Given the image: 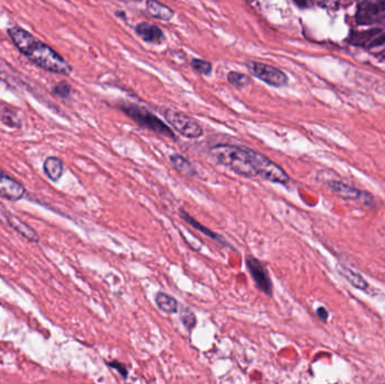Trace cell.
Segmentation results:
<instances>
[{
    "label": "cell",
    "instance_id": "cell-1",
    "mask_svg": "<svg viewBox=\"0 0 385 384\" xmlns=\"http://www.w3.org/2000/svg\"><path fill=\"white\" fill-rule=\"evenodd\" d=\"M209 153L218 164L225 166L240 176L247 178L261 177L263 180L277 184L290 182V177L281 166L272 162L263 153L246 146L218 144L212 146Z\"/></svg>",
    "mask_w": 385,
    "mask_h": 384
},
{
    "label": "cell",
    "instance_id": "cell-2",
    "mask_svg": "<svg viewBox=\"0 0 385 384\" xmlns=\"http://www.w3.org/2000/svg\"><path fill=\"white\" fill-rule=\"evenodd\" d=\"M12 43L25 57H28L30 61L37 64L50 73H59L69 76L73 68L64 60L57 51L50 48L42 41L37 40L32 34L19 28H12L7 31Z\"/></svg>",
    "mask_w": 385,
    "mask_h": 384
},
{
    "label": "cell",
    "instance_id": "cell-3",
    "mask_svg": "<svg viewBox=\"0 0 385 384\" xmlns=\"http://www.w3.org/2000/svg\"><path fill=\"white\" fill-rule=\"evenodd\" d=\"M122 111L126 115L130 116L134 122H137L143 128H149L156 133L170 137V139H176L173 130L157 116L153 115L150 111L142 108V107L135 106V105H124V106H122Z\"/></svg>",
    "mask_w": 385,
    "mask_h": 384
},
{
    "label": "cell",
    "instance_id": "cell-4",
    "mask_svg": "<svg viewBox=\"0 0 385 384\" xmlns=\"http://www.w3.org/2000/svg\"><path fill=\"white\" fill-rule=\"evenodd\" d=\"M166 121L173 126L179 135H184L188 139H198L203 135V128L198 124V121L191 119L186 114L177 111L167 110L165 112Z\"/></svg>",
    "mask_w": 385,
    "mask_h": 384
},
{
    "label": "cell",
    "instance_id": "cell-5",
    "mask_svg": "<svg viewBox=\"0 0 385 384\" xmlns=\"http://www.w3.org/2000/svg\"><path fill=\"white\" fill-rule=\"evenodd\" d=\"M247 69L252 76L274 87H283L288 84V76L279 68L261 62L250 61L247 64Z\"/></svg>",
    "mask_w": 385,
    "mask_h": 384
},
{
    "label": "cell",
    "instance_id": "cell-6",
    "mask_svg": "<svg viewBox=\"0 0 385 384\" xmlns=\"http://www.w3.org/2000/svg\"><path fill=\"white\" fill-rule=\"evenodd\" d=\"M246 262L249 273L252 274V280H255L256 287L267 296H272L273 284L264 265L254 257H248Z\"/></svg>",
    "mask_w": 385,
    "mask_h": 384
},
{
    "label": "cell",
    "instance_id": "cell-7",
    "mask_svg": "<svg viewBox=\"0 0 385 384\" xmlns=\"http://www.w3.org/2000/svg\"><path fill=\"white\" fill-rule=\"evenodd\" d=\"M26 194V189L19 180H14L0 168V198L8 201H19Z\"/></svg>",
    "mask_w": 385,
    "mask_h": 384
},
{
    "label": "cell",
    "instance_id": "cell-8",
    "mask_svg": "<svg viewBox=\"0 0 385 384\" xmlns=\"http://www.w3.org/2000/svg\"><path fill=\"white\" fill-rule=\"evenodd\" d=\"M327 187L330 189L331 192L335 193L336 195L346 200V201L361 202L365 204H370V200H373L370 194L361 192V189L349 186V185H346L341 182H337V180L328 182Z\"/></svg>",
    "mask_w": 385,
    "mask_h": 384
},
{
    "label": "cell",
    "instance_id": "cell-9",
    "mask_svg": "<svg viewBox=\"0 0 385 384\" xmlns=\"http://www.w3.org/2000/svg\"><path fill=\"white\" fill-rule=\"evenodd\" d=\"M135 33L139 35L143 41L149 43H161L165 41L164 32L157 25L151 24L148 21H143L137 25Z\"/></svg>",
    "mask_w": 385,
    "mask_h": 384
},
{
    "label": "cell",
    "instance_id": "cell-10",
    "mask_svg": "<svg viewBox=\"0 0 385 384\" xmlns=\"http://www.w3.org/2000/svg\"><path fill=\"white\" fill-rule=\"evenodd\" d=\"M5 218H6L7 221L10 223V227H12V229H15L16 231L21 233L24 238L28 239V240L32 241V242H37V241L40 240L37 232L34 231L33 229L30 228L28 224L23 222L19 218L12 215L10 212H6V213H5Z\"/></svg>",
    "mask_w": 385,
    "mask_h": 384
},
{
    "label": "cell",
    "instance_id": "cell-11",
    "mask_svg": "<svg viewBox=\"0 0 385 384\" xmlns=\"http://www.w3.org/2000/svg\"><path fill=\"white\" fill-rule=\"evenodd\" d=\"M146 7L149 15L160 21H169L175 15L171 8L159 3L158 0H146Z\"/></svg>",
    "mask_w": 385,
    "mask_h": 384
},
{
    "label": "cell",
    "instance_id": "cell-12",
    "mask_svg": "<svg viewBox=\"0 0 385 384\" xmlns=\"http://www.w3.org/2000/svg\"><path fill=\"white\" fill-rule=\"evenodd\" d=\"M179 213H180V217L185 220L186 222H187L189 226H191L193 228L198 230V231L202 232L204 236H207V237L213 239V240L218 241V244H223V246H229L227 241L225 240V238H222L221 236L218 235V233L212 231V230H209V229L207 228V227H204L202 223L198 222V220H195L194 218L189 215L185 210L180 209V210H179Z\"/></svg>",
    "mask_w": 385,
    "mask_h": 384
},
{
    "label": "cell",
    "instance_id": "cell-13",
    "mask_svg": "<svg viewBox=\"0 0 385 384\" xmlns=\"http://www.w3.org/2000/svg\"><path fill=\"white\" fill-rule=\"evenodd\" d=\"M337 271L347 282H349V283L352 284L353 287H356L358 290L365 291L368 287V283L365 280V278L361 275L356 273V271L348 269V267H346L344 265H338Z\"/></svg>",
    "mask_w": 385,
    "mask_h": 384
},
{
    "label": "cell",
    "instance_id": "cell-14",
    "mask_svg": "<svg viewBox=\"0 0 385 384\" xmlns=\"http://www.w3.org/2000/svg\"><path fill=\"white\" fill-rule=\"evenodd\" d=\"M43 171L49 180L57 182L64 174V162L57 157H49L43 164Z\"/></svg>",
    "mask_w": 385,
    "mask_h": 384
},
{
    "label": "cell",
    "instance_id": "cell-15",
    "mask_svg": "<svg viewBox=\"0 0 385 384\" xmlns=\"http://www.w3.org/2000/svg\"><path fill=\"white\" fill-rule=\"evenodd\" d=\"M170 162L173 164V167L176 168L177 171H180L182 175L186 176L193 177L198 175L196 168L191 164L187 158L179 155V153H173L170 156Z\"/></svg>",
    "mask_w": 385,
    "mask_h": 384
},
{
    "label": "cell",
    "instance_id": "cell-16",
    "mask_svg": "<svg viewBox=\"0 0 385 384\" xmlns=\"http://www.w3.org/2000/svg\"><path fill=\"white\" fill-rule=\"evenodd\" d=\"M156 303L165 314H175L178 310V302L173 299V296H168L164 292H159L156 296Z\"/></svg>",
    "mask_w": 385,
    "mask_h": 384
},
{
    "label": "cell",
    "instance_id": "cell-17",
    "mask_svg": "<svg viewBox=\"0 0 385 384\" xmlns=\"http://www.w3.org/2000/svg\"><path fill=\"white\" fill-rule=\"evenodd\" d=\"M383 10L384 7L382 6V1H377V3L367 1L358 10V21L366 19V21H368V19H372L374 15H379V12H382Z\"/></svg>",
    "mask_w": 385,
    "mask_h": 384
},
{
    "label": "cell",
    "instance_id": "cell-18",
    "mask_svg": "<svg viewBox=\"0 0 385 384\" xmlns=\"http://www.w3.org/2000/svg\"><path fill=\"white\" fill-rule=\"evenodd\" d=\"M227 81L237 88H245L249 84L252 83V80L247 75L236 73V71H232L227 75Z\"/></svg>",
    "mask_w": 385,
    "mask_h": 384
},
{
    "label": "cell",
    "instance_id": "cell-19",
    "mask_svg": "<svg viewBox=\"0 0 385 384\" xmlns=\"http://www.w3.org/2000/svg\"><path fill=\"white\" fill-rule=\"evenodd\" d=\"M180 318H182V325L186 327L188 332H191L196 326V317H195L194 312L191 311V309H182Z\"/></svg>",
    "mask_w": 385,
    "mask_h": 384
},
{
    "label": "cell",
    "instance_id": "cell-20",
    "mask_svg": "<svg viewBox=\"0 0 385 384\" xmlns=\"http://www.w3.org/2000/svg\"><path fill=\"white\" fill-rule=\"evenodd\" d=\"M191 67L194 68L195 71L202 73V75H209L212 71V66L207 61L200 60V59H193L191 61Z\"/></svg>",
    "mask_w": 385,
    "mask_h": 384
},
{
    "label": "cell",
    "instance_id": "cell-21",
    "mask_svg": "<svg viewBox=\"0 0 385 384\" xmlns=\"http://www.w3.org/2000/svg\"><path fill=\"white\" fill-rule=\"evenodd\" d=\"M53 94L60 98H68L69 97L70 94H71V87H70L69 84L62 81V83L55 86V88H53Z\"/></svg>",
    "mask_w": 385,
    "mask_h": 384
},
{
    "label": "cell",
    "instance_id": "cell-22",
    "mask_svg": "<svg viewBox=\"0 0 385 384\" xmlns=\"http://www.w3.org/2000/svg\"><path fill=\"white\" fill-rule=\"evenodd\" d=\"M107 365L111 367V369H114L120 373V374L123 376V378H128L129 371L126 367H125L123 364L120 363L118 361H112V362H107Z\"/></svg>",
    "mask_w": 385,
    "mask_h": 384
},
{
    "label": "cell",
    "instance_id": "cell-23",
    "mask_svg": "<svg viewBox=\"0 0 385 384\" xmlns=\"http://www.w3.org/2000/svg\"><path fill=\"white\" fill-rule=\"evenodd\" d=\"M317 314H318L319 318L321 319V320L326 321L328 319V311L326 310L325 308H319L317 310Z\"/></svg>",
    "mask_w": 385,
    "mask_h": 384
},
{
    "label": "cell",
    "instance_id": "cell-24",
    "mask_svg": "<svg viewBox=\"0 0 385 384\" xmlns=\"http://www.w3.org/2000/svg\"><path fill=\"white\" fill-rule=\"evenodd\" d=\"M311 0H295V3H299L300 6H308Z\"/></svg>",
    "mask_w": 385,
    "mask_h": 384
}]
</instances>
